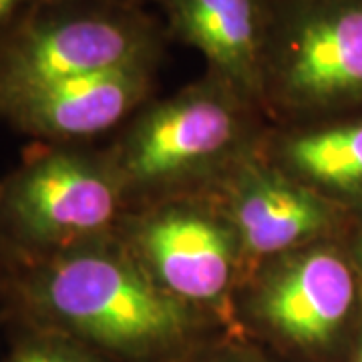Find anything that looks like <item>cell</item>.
I'll use <instances>...</instances> for the list:
<instances>
[{"instance_id":"6da1fadb","label":"cell","mask_w":362,"mask_h":362,"mask_svg":"<svg viewBox=\"0 0 362 362\" xmlns=\"http://www.w3.org/2000/svg\"><path fill=\"white\" fill-rule=\"evenodd\" d=\"M2 290L18 324L61 332L111 362L175 358L204 324L115 238L11 266Z\"/></svg>"},{"instance_id":"7a4b0ae2","label":"cell","mask_w":362,"mask_h":362,"mask_svg":"<svg viewBox=\"0 0 362 362\" xmlns=\"http://www.w3.org/2000/svg\"><path fill=\"white\" fill-rule=\"evenodd\" d=\"M163 35L139 0H35L0 25V99L66 78L159 63Z\"/></svg>"},{"instance_id":"3957f363","label":"cell","mask_w":362,"mask_h":362,"mask_svg":"<svg viewBox=\"0 0 362 362\" xmlns=\"http://www.w3.org/2000/svg\"><path fill=\"white\" fill-rule=\"evenodd\" d=\"M125 197L107 153L61 143L35 151L0 183L8 268L113 238Z\"/></svg>"},{"instance_id":"277c9868","label":"cell","mask_w":362,"mask_h":362,"mask_svg":"<svg viewBox=\"0 0 362 362\" xmlns=\"http://www.w3.org/2000/svg\"><path fill=\"white\" fill-rule=\"evenodd\" d=\"M252 107L230 81L207 71L168 99L143 105L107 157L127 194L204 177L244 147Z\"/></svg>"},{"instance_id":"5b68a950","label":"cell","mask_w":362,"mask_h":362,"mask_svg":"<svg viewBox=\"0 0 362 362\" xmlns=\"http://www.w3.org/2000/svg\"><path fill=\"white\" fill-rule=\"evenodd\" d=\"M362 99V0H272L262 105L308 117Z\"/></svg>"},{"instance_id":"8992f818","label":"cell","mask_w":362,"mask_h":362,"mask_svg":"<svg viewBox=\"0 0 362 362\" xmlns=\"http://www.w3.org/2000/svg\"><path fill=\"white\" fill-rule=\"evenodd\" d=\"M356 300L354 272L338 254L304 247L270 259L250 296V316L280 346L302 352L328 349Z\"/></svg>"},{"instance_id":"52a82bcc","label":"cell","mask_w":362,"mask_h":362,"mask_svg":"<svg viewBox=\"0 0 362 362\" xmlns=\"http://www.w3.org/2000/svg\"><path fill=\"white\" fill-rule=\"evenodd\" d=\"M133 256L171 296L206 308L230 294L242 252L226 216L175 204L135 223Z\"/></svg>"},{"instance_id":"ba28073f","label":"cell","mask_w":362,"mask_h":362,"mask_svg":"<svg viewBox=\"0 0 362 362\" xmlns=\"http://www.w3.org/2000/svg\"><path fill=\"white\" fill-rule=\"evenodd\" d=\"M159 63L66 78L0 99V119L47 143L89 139L129 121L149 101Z\"/></svg>"},{"instance_id":"9c48e42d","label":"cell","mask_w":362,"mask_h":362,"mask_svg":"<svg viewBox=\"0 0 362 362\" xmlns=\"http://www.w3.org/2000/svg\"><path fill=\"white\" fill-rule=\"evenodd\" d=\"M226 220L242 258L274 259L304 250L322 235L332 214L316 189L284 169L244 168L233 175Z\"/></svg>"},{"instance_id":"30bf717a","label":"cell","mask_w":362,"mask_h":362,"mask_svg":"<svg viewBox=\"0 0 362 362\" xmlns=\"http://www.w3.org/2000/svg\"><path fill=\"white\" fill-rule=\"evenodd\" d=\"M169 35L206 57L207 71L262 105L272 0H151Z\"/></svg>"},{"instance_id":"8fae6325","label":"cell","mask_w":362,"mask_h":362,"mask_svg":"<svg viewBox=\"0 0 362 362\" xmlns=\"http://www.w3.org/2000/svg\"><path fill=\"white\" fill-rule=\"evenodd\" d=\"M282 169L308 187H362V121L292 135L280 149Z\"/></svg>"},{"instance_id":"7c38bea8","label":"cell","mask_w":362,"mask_h":362,"mask_svg":"<svg viewBox=\"0 0 362 362\" xmlns=\"http://www.w3.org/2000/svg\"><path fill=\"white\" fill-rule=\"evenodd\" d=\"M18 324V322H16ZM0 362H111L97 350L61 332L18 324L11 346Z\"/></svg>"},{"instance_id":"4fadbf2b","label":"cell","mask_w":362,"mask_h":362,"mask_svg":"<svg viewBox=\"0 0 362 362\" xmlns=\"http://www.w3.org/2000/svg\"><path fill=\"white\" fill-rule=\"evenodd\" d=\"M180 362H259L254 354H250L242 349L232 346H220V349L197 350V352H181Z\"/></svg>"},{"instance_id":"5bb4252c","label":"cell","mask_w":362,"mask_h":362,"mask_svg":"<svg viewBox=\"0 0 362 362\" xmlns=\"http://www.w3.org/2000/svg\"><path fill=\"white\" fill-rule=\"evenodd\" d=\"M35 0H0V25H4L6 21H11L18 11H23Z\"/></svg>"},{"instance_id":"9a60e30c","label":"cell","mask_w":362,"mask_h":362,"mask_svg":"<svg viewBox=\"0 0 362 362\" xmlns=\"http://www.w3.org/2000/svg\"><path fill=\"white\" fill-rule=\"evenodd\" d=\"M6 272H8V259H6V252H4V244H2V235H0V288L4 284Z\"/></svg>"},{"instance_id":"2e32d148","label":"cell","mask_w":362,"mask_h":362,"mask_svg":"<svg viewBox=\"0 0 362 362\" xmlns=\"http://www.w3.org/2000/svg\"><path fill=\"white\" fill-rule=\"evenodd\" d=\"M356 362H362V344H361V350H358V358H356Z\"/></svg>"},{"instance_id":"e0dca14e","label":"cell","mask_w":362,"mask_h":362,"mask_svg":"<svg viewBox=\"0 0 362 362\" xmlns=\"http://www.w3.org/2000/svg\"><path fill=\"white\" fill-rule=\"evenodd\" d=\"M361 258H362V242H361Z\"/></svg>"}]
</instances>
